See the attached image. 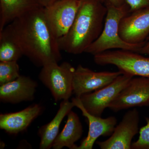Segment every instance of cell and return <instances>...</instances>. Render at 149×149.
I'll use <instances>...</instances> for the list:
<instances>
[{
    "label": "cell",
    "instance_id": "cell-22",
    "mask_svg": "<svg viewBox=\"0 0 149 149\" xmlns=\"http://www.w3.org/2000/svg\"><path fill=\"white\" fill-rule=\"evenodd\" d=\"M36 1L41 6L46 8L52 5L59 0H36Z\"/></svg>",
    "mask_w": 149,
    "mask_h": 149
},
{
    "label": "cell",
    "instance_id": "cell-20",
    "mask_svg": "<svg viewBox=\"0 0 149 149\" xmlns=\"http://www.w3.org/2000/svg\"><path fill=\"white\" fill-rule=\"evenodd\" d=\"M146 124L139 130V139L131 145V149H149V118H145Z\"/></svg>",
    "mask_w": 149,
    "mask_h": 149
},
{
    "label": "cell",
    "instance_id": "cell-7",
    "mask_svg": "<svg viewBox=\"0 0 149 149\" xmlns=\"http://www.w3.org/2000/svg\"><path fill=\"white\" fill-rule=\"evenodd\" d=\"M80 3V0H59L44 8L47 21L58 40L69 32L76 18Z\"/></svg>",
    "mask_w": 149,
    "mask_h": 149
},
{
    "label": "cell",
    "instance_id": "cell-19",
    "mask_svg": "<svg viewBox=\"0 0 149 149\" xmlns=\"http://www.w3.org/2000/svg\"><path fill=\"white\" fill-rule=\"evenodd\" d=\"M20 75L17 61H0V85L12 82Z\"/></svg>",
    "mask_w": 149,
    "mask_h": 149
},
{
    "label": "cell",
    "instance_id": "cell-2",
    "mask_svg": "<svg viewBox=\"0 0 149 149\" xmlns=\"http://www.w3.org/2000/svg\"><path fill=\"white\" fill-rule=\"evenodd\" d=\"M76 18L69 32L58 39L61 50L80 54L100 36L107 13L104 0H80Z\"/></svg>",
    "mask_w": 149,
    "mask_h": 149
},
{
    "label": "cell",
    "instance_id": "cell-17",
    "mask_svg": "<svg viewBox=\"0 0 149 149\" xmlns=\"http://www.w3.org/2000/svg\"><path fill=\"white\" fill-rule=\"evenodd\" d=\"M41 6L36 0H0V31L9 22Z\"/></svg>",
    "mask_w": 149,
    "mask_h": 149
},
{
    "label": "cell",
    "instance_id": "cell-21",
    "mask_svg": "<svg viewBox=\"0 0 149 149\" xmlns=\"http://www.w3.org/2000/svg\"><path fill=\"white\" fill-rule=\"evenodd\" d=\"M130 8V13L149 8V0H125Z\"/></svg>",
    "mask_w": 149,
    "mask_h": 149
},
{
    "label": "cell",
    "instance_id": "cell-3",
    "mask_svg": "<svg viewBox=\"0 0 149 149\" xmlns=\"http://www.w3.org/2000/svg\"><path fill=\"white\" fill-rule=\"evenodd\" d=\"M107 13L103 29L101 34L85 53L93 56L105 51L113 49L126 50L140 54L146 42L131 44L124 41L119 34V26L122 19L130 13V8L126 3L121 6H116L107 0H104Z\"/></svg>",
    "mask_w": 149,
    "mask_h": 149
},
{
    "label": "cell",
    "instance_id": "cell-1",
    "mask_svg": "<svg viewBox=\"0 0 149 149\" xmlns=\"http://www.w3.org/2000/svg\"><path fill=\"white\" fill-rule=\"evenodd\" d=\"M3 29L17 43L23 55L36 66L61 60L58 39L47 21L43 7L24 14Z\"/></svg>",
    "mask_w": 149,
    "mask_h": 149
},
{
    "label": "cell",
    "instance_id": "cell-24",
    "mask_svg": "<svg viewBox=\"0 0 149 149\" xmlns=\"http://www.w3.org/2000/svg\"><path fill=\"white\" fill-rule=\"evenodd\" d=\"M112 4L116 6L120 7L126 3L125 0H107Z\"/></svg>",
    "mask_w": 149,
    "mask_h": 149
},
{
    "label": "cell",
    "instance_id": "cell-9",
    "mask_svg": "<svg viewBox=\"0 0 149 149\" xmlns=\"http://www.w3.org/2000/svg\"><path fill=\"white\" fill-rule=\"evenodd\" d=\"M140 116L136 108L127 111L122 120L116 126L110 137L105 141H97L101 149H130L132 141L139 133Z\"/></svg>",
    "mask_w": 149,
    "mask_h": 149
},
{
    "label": "cell",
    "instance_id": "cell-5",
    "mask_svg": "<svg viewBox=\"0 0 149 149\" xmlns=\"http://www.w3.org/2000/svg\"><path fill=\"white\" fill-rule=\"evenodd\" d=\"M94 61L98 65H114L123 74L149 78V58L138 53L109 50L94 55Z\"/></svg>",
    "mask_w": 149,
    "mask_h": 149
},
{
    "label": "cell",
    "instance_id": "cell-8",
    "mask_svg": "<svg viewBox=\"0 0 149 149\" xmlns=\"http://www.w3.org/2000/svg\"><path fill=\"white\" fill-rule=\"evenodd\" d=\"M149 106V78L133 77L109 107L114 112Z\"/></svg>",
    "mask_w": 149,
    "mask_h": 149
},
{
    "label": "cell",
    "instance_id": "cell-4",
    "mask_svg": "<svg viewBox=\"0 0 149 149\" xmlns=\"http://www.w3.org/2000/svg\"><path fill=\"white\" fill-rule=\"evenodd\" d=\"M75 69L67 62L60 65L51 63L42 67L39 79L49 89L55 102L69 100L72 96Z\"/></svg>",
    "mask_w": 149,
    "mask_h": 149
},
{
    "label": "cell",
    "instance_id": "cell-11",
    "mask_svg": "<svg viewBox=\"0 0 149 149\" xmlns=\"http://www.w3.org/2000/svg\"><path fill=\"white\" fill-rule=\"evenodd\" d=\"M119 34L128 43L146 42L149 35V8L130 13L124 16L120 21Z\"/></svg>",
    "mask_w": 149,
    "mask_h": 149
},
{
    "label": "cell",
    "instance_id": "cell-23",
    "mask_svg": "<svg viewBox=\"0 0 149 149\" xmlns=\"http://www.w3.org/2000/svg\"><path fill=\"white\" fill-rule=\"evenodd\" d=\"M140 54L149 55V37L146 40L145 45L141 49Z\"/></svg>",
    "mask_w": 149,
    "mask_h": 149
},
{
    "label": "cell",
    "instance_id": "cell-14",
    "mask_svg": "<svg viewBox=\"0 0 149 149\" xmlns=\"http://www.w3.org/2000/svg\"><path fill=\"white\" fill-rule=\"evenodd\" d=\"M41 105L34 104L20 111L0 115V128L11 134L26 130L42 111Z\"/></svg>",
    "mask_w": 149,
    "mask_h": 149
},
{
    "label": "cell",
    "instance_id": "cell-18",
    "mask_svg": "<svg viewBox=\"0 0 149 149\" xmlns=\"http://www.w3.org/2000/svg\"><path fill=\"white\" fill-rule=\"evenodd\" d=\"M23 56L21 48L4 29L0 31V61H16Z\"/></svg>",
    "mask_w": 149,
    "mask_h": 149
},
{
    "label": "cell",
    "instance_id": "cell-16",
    "mask_svg": "<svg viewBox=\"0 0 149 149\" xmlns=\"http://www.w3.org/2000/svg\"><path fill=\"white\" fill-rule=\"evenodd\" d=\"M83 132V125L79 116L71 110L68 114L64 128L55 139L52 148L61 149L67 147L70 149H77L75 143L81 138Z\"/></svg>",
    "mask_w": 149,
    "mask_h": 149
},
{
    "label": "cell",
    "instance_id": "cell-15",
    "mask_svg": "<svg viewBox=\"0 0 149 149\" xmlns=\"http://www.w3.org/2000/svg\"><path fill=\"white\" fill-rule=\"evenodd\" d=\"M74 107L75 105L72 101L70 102L69 100L62 101L59 109L53 119L39 128L40 149H49L52 148L55 139L58 135L62 121Z\"/></svg>",
    "mask_w": 149,
    "mask_h": 149
},
{
    "label": "cell",
    "instance_id": "cell-6",
    "mask_svg": "<svg viewBox=\"0 0 149 149\" xmlns=\"http://www.w3.org/2000/svg\"><path fill=\"white\" fill-rule=\"evenodd\" d=\"M133 77L130 74H122L103 88L82 95L79 98L83 107L91 114L101 116L104 110L109 107Z\"/></svg>",
    "mask_w": 149,
    "mask_h": 149
},
{
    "label": "cell",
    "instance_id": "cell-13",
    "mask_svg": "<svg viewBox=\"0 0 149 149\" xmlns=\"http://www.w3.org/2000/svg\"><path fill=\"white\" fill-rule=\"evenodd\" d=\"M37 86V82L30 77L20 75L12 82L1 85L0 100L13 104L32 101L35 98Z\"/></svg>",
    "mask_w": 149,
    "mask_h": 149
},
{
    "label": "cell",
    "instance_id": "cell-12",
    "mask_svg": "<svg viewBox=\"0 0 149 149\" xmlns=\"http://www.w3.org/2000/svg\"><path fill=\"white\" fill-rule=\"evenodd\" d=\"M75 107L79 109L83 115L88 119L89 131L88 136L82 141L77 149H92L96 140L101 136L111 135L116 124L117 119L115 116L102 118L88 113L83 107L80 98L75 97L72 99Z\"/></svg>",
    "mask_w": 149,
    "mask_h": 149
},
{
    "label": "cell",
    "instance_id": "cell-10",
    "mask_svg": "<svg viewBox=\"0 0 149 149\" xmlns=\"http://www.w3.org/2000/svg\"><path fill=\"white\" fill-rule=\"evenodd\" d=\"M123 74L118 70L116 72H95L88 68L79 65L73 74V94L75 97L92 93L103 88Z\"/></svg>",
    "mask_w": 149,
    "mask_h": 149
}]
</instances>
